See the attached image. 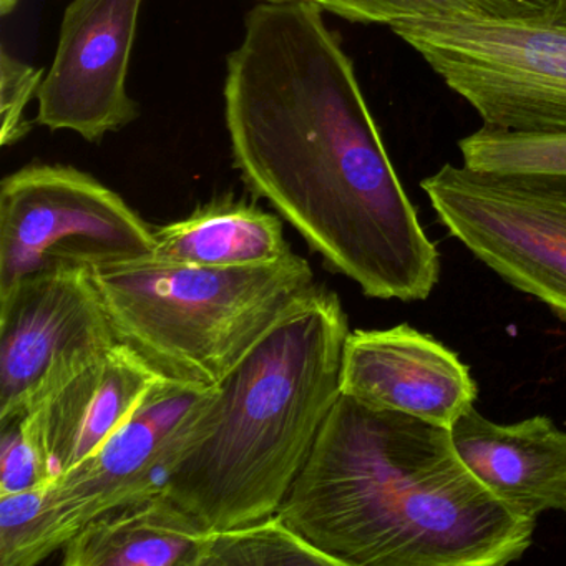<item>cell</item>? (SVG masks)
Returning <instances> with one entry per match:
<instances>
[{
    "label": "cell",
    "instance_id": "obj_1",
    "mask_svg": "<svg viewBox=\"0 0 566 566\" xmlns=\"http://www.w3.org/2000/svg\"><path fill=\"white\" fill-rule=\"evenodd\" d=\"M313 2L248 12L224 78L234 167L366 296L426 301L440 276L353 61Z\"/></svg>",
    "mask_w": 566,
    "mask_h": 566
},
{
    "label": "cell",
    "instance_id": "obj_2",
    "mask_svg": "<svg viewBox=\"0 0 566 566\" xmlns=\"http://www.w3.org/2000/svg\"><path fill=\"white\" fill-rule=\"evenodd\" d=\"M339 566H503L536 520L500 500L452 430L340 394L280 509Z\"/></svg>",
    "mask_w": 566,
    "mask_h": 566
},
{
    "label": "cell",
    "instance_id": "obj_3",
    "mask_svg": "<svg viewBox=\"0 0 566 566\" xmlns=\"http://www.w3.org/2000/svg\"><path fill=\"white\" fill-rule=\"evenodd\" d=\"M349 333L316 284L218 384L164 490L207 532L280 512L340 397Z\"/></svg>",
    "mask_w": 566,
    "mask_h": 566
},
{
    "label": "cell",
    "instance_id": "obj_4",
    "mask_svg": "<svg viewBox=\"0 0 566 566\" xmlns=\"http://www.w3.org/2000/svg\"><path fill=\"white\" fill-rule=\"evenodd\" d=\"M118 343L165 379L217 387L304 296L313 268L293 253L251 266L142 256L91 268Z\"/></svg>",
    "mask_w": 566,
    "mask_h": 566
},
{
    "label": "cell",
    "instance_id": "obj_5",
    "mask_svg": "<svg viewBox=\"0 0 566 566\" xmlns=\"http://www.w3.org/2000/svg\"><path fill=\"white\" fill-rule=\"evenodd\" d=\"M389 28L485 127L566 135V0L530 18L407 19Z\"/></svg>",
    "mask_w": 566,
    "mask_h": 566
},
{
    "label": "cell",
    "instance_id": "obj_6",
    "mask_svg": "<svg viewBox=\"0 0 566 566\" xmlns=\"http://www.w3.org/2000/svg\"><path fill=\"white\" fill-rule=\"evenodd\" d=\"M154 250L155 228L85 171L32 164L0 184V293L48 268H95Z\"/></svg>",
    "mask_w": 566,
    "mask_h": 566
},
{
    "label": "cell",
    "instance_id": "obj_7",
    "mask_svg": "<svg viewBox=\"0 0 566 566\" xmlns=\"http://www.w3.org/2000/svg\"><path fill=\"white\" fill-rule=\"evenodd\" d=\"M420 187L476 260L566 321V188L452 164Z\"/></svg>",
    "mask_w": 566,
    "mask_h": 566
},
{
    "label": "cell",
    "instance_id": "obj_8",
    "mask_svg": "<svg viewBox=\"0 0 566 566\" xmlns=\"http://www.w3.org/2000/svg\"><path fill=\"white\" fill-rule=\"evenodd\" d=\"M118 343L91 268L61 264L0 293V422L25 416Z\"/></svg>",
    "mask_w": 566,
    "mask_h": 566
},
{
    "label": "cell",
    "instance_id": "obj_9",
    "mask_svg": "<svg viewBox=\"0 0 566 566\" xmlns=\"http://www.w3.org/2000/svg\"><path fill=\"white\" fill-rule=\"evenodd\" d=\"M214 394L217 387L161 379L134 416L92 455L45 483L52 552H61L97 516L164 492Z\"/></svg>",
    "mask_w": 566,
    "mask_h": 566
},
{
    "label": "cell",
    "instance_id": "obj_10",
    "mask_svg": "<svg viewBox=\"0 0 566 566\" xmlns=\"http://www.w3.org/2000/svg\"><path fill=\"white\" fill-rule=\"evenodd\" d=\"M144 0H72L39 88L38 124L101 142L137 120L127 92Z\"/></svg>",
    "mask_w": 566,
    "mask_h": 566
},
{
    "label": "cell",
    "instance_id": "obj_11",
    "mask_svg": "<svg viewBox=\"0 0 566 566\" xmlns=\"http://www.w3.org/2000/svg\"><path fill=\"white\" fill-rule=\"evenodd\" d=\"M476 384L453 350L409 324L349 333L340 394L373 409L452 430L475 407Z\"/></svg>",
    "mask_w": 566,
    "mask_h": 566
},
{
    "label": "cell",
    "instance_id": "obj_12",
    "mask_svg": "<svg viewBox=\"0 0 566 566\" xmlns=\"http://www.w3.org/2000/svg\"><path fill=\"white\" fill-rule=\"evenodd\" d=\"M161 379L135 350L115 343L35 403L22 422L45 482L92 455Z\"/></svg>",
    "mask_w": 566,
    "mask_h": 566
},
{
    "label": "cell",
    "instance_id": "obj_13",
    "mask_svg": "<svg viewBox=\"0 0 566 566\" xmlns=\"http://www.w3.org/2000/svg\"><path fill=\"white\" fill-rule=\"evenodd\" d=\"M452 437L463 462L516 512H566V432L548 417L496 423L472 407Z\"/></svg>",
    "mask_w": 566,
    "mask_h": 566
},
{
    "label": "cell",
    "instance_id": "obj_14",
    "mask_svg": "<svg viewBox=\"0 0 566 566\" xmlns=\"http://www.w3.org/2000/svg\"><path fill=\"white\" fill-rule=\"evenodd\" d=\"M207 530L165 492L88 522L61 549L64 566H198Z\"/></svg>",
    "mask_w": 566,
    "mask_h": 566
},
{
    "label": "cell",
    "instance_id": "obj_15",
    "mask_svg": "<svg viewBox=\"0 0 566 566\" xmlns=\"http://www.w3.org/2000/svg\"><path fill=\"white\" fill-rule=\"evenodd\" d=\"M294 251L276 214L233 195L214 198L190 217L155 228L151 256L195 266H251L274 263Z\"/></svg>",
    "mask_w": 566,
    "mask_h": 566
},
{
    "label": "cell",
    "instance_id": "obj_16",
    "mask_svg": "<svg viewBox=\"0 0 566 566\" xmlns=\"http://www.w3.org/2000/svg\"><path fill=\"white\" fill-rule=\"evenodd\" d=\"M198 566H339L280 512L247 525L207 532Z\"/></svg>",
    "mask_w": 566,
    "mask_h": 566
},
{
    "label": "cell",
    "instance_id": "obj_17",
    "mask_svg": "<svg viewBox=\"0 0 566 566\" xmlns=\"http://www.w3.org/2000/svg\"><path fill=\"white\" fill-rule=\"evenodd\" d=\"M462 165L482 174L566 188V135H523L485 127L459 142Z\"/></svg>",
    "mask_w": 566,
    "mask_h": 566
},
{
    "label": "cell",
    "instance_id": "obj_18",
    "mask_svg": "<svg viewBox=\"0 0 566 566\" xmlns=\"http://www.w3.org/2000/svg\"><path fill=\"white\" fill-rule=\"evenodd\" d=\"M52 555L45 520V483L0 495V566H34Z\"/></svg>",
    "mask_w": 566,
    "mask_h": 566
},
{
    "label": "cell",
    "instance_id": "obj_19",
    "mask_svg": "<svg viewBox=\"0 0 566 566\" xmlns=\"http://www.w3.org/2000/svg\"><path fill=\"white\" fill-rule=\"evenodd\" d=\"M324 11L360 24L407 19L489 18L479 0H319Z\"/></svg>",
    "mask_w": 566,
    "mask_h": 566
},
{
    "label": "cell",
    "instance_id": "obj_20",
    "mask_svg": "<svg viewBox=\"0 0 566 566\" xmlns=\"http://www.w3.org/2000/svg\"><path fill=\"white\" fill-rule=\"evenodd\" d=\"M44 74L32 65L12 57L8 49L0 54V142L2 147L15 145L31 132L24 111L39 94Z\"/></svg>",
    "mask_w": 566,
    "mask_h": 566
},
{
    "label": "cell",
    "instance_id": "obj_21",
    "mask_svg": "<svg viewBox=\"0 0 566 566\" xmlns=\"http://www.w3.org/2000/svg\"><path fill=\"white\" fill-rule=\"evenodd\" d=\"M0 495L24 492L48 483L38 452L29 439L22 417L0 422Z\"/></svg>",
    "mask_w": 566,
    "mask_h": 566
},
{
    "label": "cell",
    "instance_id": "obj_22",
    "mask_svg": "<svg viewBox=\"0 0 566 566\" xmlns=\"http://www.w3.org/2000/svg\"><path fill=\"white\" fill-rule=\"evenodd\" d=\"M489 18L513 19L542 14L562 0H479Z\"/></svg>",
    "mask_w": 566,
    "mask_h": 566
},
{
    "label": "cell",
    "instance_id": "obj_23",
    "mask_svg": "<svg viewBox=\"0 0 566 566\" xmlns=\"http://www.w3.org/2000/svg\"><path fill=\"white\" fill-rule=\"evenodd\" d=\"M19 0H0V14L8 18L15 8H18Z\"/></svg>",
    "mask_w": 566,
    "mask_h": 566
},
{
    "label": "cell",
    "instance_id": "obj_24",
    "mask_svg": "<svg viewBox=\"0 0 566 566\" xmlns=\"http://www.w3.org/2000/svg\"><path fill=\"white\" fill-rule=\"evenodd\" d=\"M263 2H281V0H263ZM296 2H313V4L319 6V0H296Z\"/></svg>",
    "mask_w": 566,
    "mask_h": 566
}]
</instances>
